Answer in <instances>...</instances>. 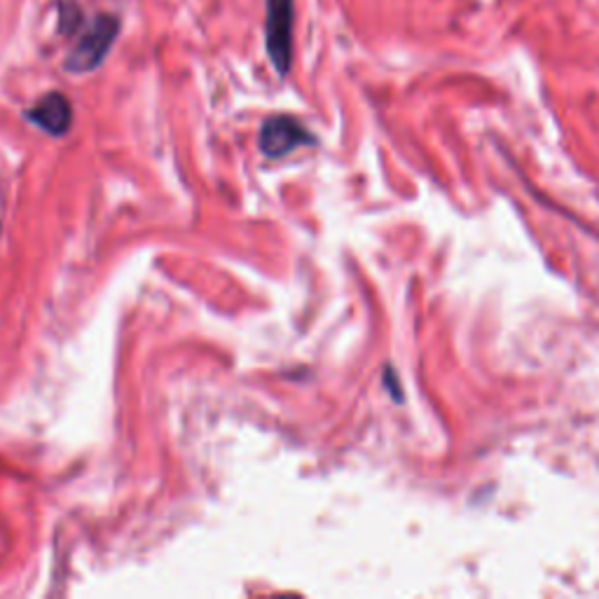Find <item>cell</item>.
I'll use <instances>...</instances> for the list:
<instances>
[{
    "label": "cell",
    "mask_w": 599,
    "mask_h": 599,
    "mask_svg": "<svg viewBox=\"0 0 599 599\" xmlns=\"http://www.w3.org/2000/svg\"><path fill=\"white\" fill-rule=\"evenodd\" d=\"M120 31L117 17L113 14H99L94 22L80 35L75 50L66 59V69L71 73H87L96 69L103 59H106L111 45L115 43Z\"/></svg>",
    "instance_id": "1"
},
{
    "label": "cell",
    "mask_w": 599,
    "mask_h": 599,
    "mask_svg": "<svg viewBox=\"0 0 599 599\" xmlns=\"http://www.w3.org/2000/svg\"><path fill=\"white\" fill-rule=\"evenodd\" d=\"M267 54L275 69L286 75L291 69V43H293V0H267Z\"/></svg>",
    "instance_id": "2"
},
{
    "label": "cell",
    "mask_w": 599,
    "mask_h": 599,
    "mask_svg": "<svg viewBox=\"0 0 599 599\" xmlns=\"http://www.w3.org/2000/svg\"><path fill=\"white\" fill-rule=\"evenodd\" d=\"M307 132L298 125L293 117H272L265 122L260 132V148L270 157H283L296 151L300 143H307Z\"/></svg>",
    "instance_id": "3"
},
{
    "label": "cell",
    "mask_w": 599,
    "mask_h": 599,
    "mask_svg": "<svg viewBox=\"0 0 599 599\" xmlns=\"http://www.w3.org/2000/svg\"><path fill=\"white\" fill-rule=\"evenodd\" d=\"M27 115L31 122H35L40 130H45L54 136L66 134L71 127V117H73L69 99L56 94V92L48 94L45 99H40L38 106H33Z\"/></svg>",
    "instance_id": "4"
}]
</instances>
